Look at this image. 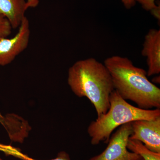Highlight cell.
Masks as SVG:
<instances>
[{
	"mask_svg": "<svg viewBox=\"0 0 160 160\" xmlns=\"http://www.w3.org/2000/svg\"><path fill=\"white\" fill-rule=\"evenodd\" d=\"M129 139L138 140L151 151L160 153V117L153 120H138L131 122Z\"/></svg>",
	"mask_w": 160,
	"mask_h": 160,
	"instance_id": "obj_6",
	"label": "cell"
},
{
	"mask_svg": "<svg viewBox=\"0 0 160 160\" xmlns=\"http://www.w3.org/2000/svg\"><path fill=\"white\" fill-rule=\"evenodd\" d=\"M110 107L105 114L92 121L88 126L91 144L108 143L115 129L124 124L138 120H153L160 117V109H145L129 104L113 90L110 95Z\"/></svg>",
	"mask_w": 160,
	"mask_h": 160,
	"instance_id": "obj_3",
	"label": "cell"
},
{
	"mask_svg": "<svg viewBox=\"0 0 160 160\" xmlns=\"http://www.w3.org/2000/svg\"><path fill=\"white\" fill-rule=\"evenodd\" d=\"M12 29L8 20L0 16V39L8 37L11 34Z\"/></svg>",
	"mask_w": 160,
	"mask_h": 160,
	"instance_id": "obj_10",
	"label": "cell"
},
{
	"mask_svg": "<svg viewBox=\"0 0 160 160\" xmlns=\"http://www.w3.org/2000/svg\"><path fill=\"white\" fill-rule=\"evenodd\" d=\"M111 75L114 90L125 100L141 109L160 108V89L147 78V72L126 57L113 56L104 61Z\"/></svg>",
	"mask_w": 160,
	"mask_h": 160,
	"instance_id": "obj_1",
	"label": "cell"
},
{
	"mask_svg": "<svg viewBox=\"0 0 160 160\" xmlns=\"http://www.w3.org/2000/svg\"><path fill=\"white\" fill-rule=\"evenodd\" d=\"M18 28L13 37L0 39V66L9 65L28 46L30 30L29 21L26 17Z\"/></svg>",
	"mask_w": 160,
	"mask_h": 160,
	"instance_id": "obj_5",
	"label": "cell"
},
{
	"mask_svg": "<svg viewBox=\"0 0 160 160\" xmlns=\"http://www.w3.org/2000/svg\"><path fill=\"white\" fill-rule=\"evenodd\" d=\"M68 83L76 95L90 101L97 118L109 110L110 95L114 89L109 72L104 64L93 58L77 61L69 68Z\"/></svg>",
	"mask_w": 160,
	"mask_h": 160,
	"instance_id": "obj_2",
	"label": "cell"
},
{
	"mask_svg": "<svg viewBox=\"0 0 160 160\" xmlns=\"http://www.w3.org/2000/svg\"><path fill=\"white\" fill-rule=\"evenodd\" d=\"M132 133L131 122L120 126L110 136L104 151L89 160H141L142 158L139 155L127 149V143Z\"/></svg>",
	"mask_w": 160,
	"mask_h": 160,
	"instance_id": "obj_4",
	"label": "cell"
},
{
	"mask_svg": "<svg viewBox=\"0 0 160 160\" xmlns=\"http://www.w3.org/2000/svg\"><path fill=\"white\" fill-rule=\"evenodd\" d=\"M27 9L25 0H0V16L7 19L13 29L19 28Z\"/></svg>",
	"mask_w": 160,
	"mask_h": 160,
	"instance_id": "obj_8",
	"label": "cell"
},
{
	"mask_svg": "<svg viewBox=\"0 0 160 160\" xmlns=\"http://www.w3.org/2000/svg\"><path fill=\"white\" fill-rule=\"evenodd\" d=\"M142 54L146 58L147 76L160 72V30L150 29L146 35Z\"/></svg>",
	"mask_w": 160,
	"mask_h": 160,
	"instance_id": "obj_7",
	"label": "cell"
},
{
	"mask_svg": "<svg viewBox=\"0 0 160 160\" xmlns=\"http://www.w3.org/2000/svg\"><path fill=\"white\" fill-rule=\"evenodd\" d=\"M136 2H138L142 5L143 9L146 11L152 12L158 9V6L155 4L156 0H135Z\"/></svg>",
	"mask_w": 160,
	"mask_h": 160,
	"instance_id": "obj_11",
	"label": "cell"
},
{
	"mask_svg": "<svg viewBox=\"0 0 160 160\" xmlns=\"http://www.w3.org/2000/svg\"><path fill=\"white\" fill-rule=\"evenodd\" d=\"M50 160H71L69 155L65 151H61L58 153L55 158Z\"/></svg>",
	"mask_w": 160,
	"mask_h": 160,
	"instance_id": "obj_12",
	"label": "cell"
},
{
	"mask_svg": "<svg viewBox=\"0 0 160 160\" xmlns=\"http://www.w3.org/2000/svg\"><path fill=\"white\" fill-rule=\"evenodd\" d=\"M127 147L129 151L138 155L144 160H160V153L151 151L138 140L129 139Z\"/></svg>",
	"mask_w": 160,
	"mask_h": 160,
	"instance_id": "obj_9",
	"label": "cell"
},
{
	"mask_svg": "<svg viewBox=\"0 0 160 160\" xmlns=\"http://www.w3.org/2000/svg\"><path fill=\"white\" fill-rule=\"evenodd\" d=\"M38 0H27L26 2L27 8L29 7H35L38 4Z\"/></svg>",
	"mask_w": 160,
	"mask_h": 160,
	"instance_id": "obj_14",
	"label": "cell"
},
{
	"mask_svg": "<svg viewBox=\"0 0 160 160\" xmlns=\"http://www.w3.org/2000/svg\"><path fill=\"white\" fill-rule=\"evenodd\" d=\"M141 160H143V159L142 158V159H141Z\"/></svg>",
	"mask_w": 160,
	"mask_h": 160,
	"instance_id": "obj_16",
	"label": "cell"
},
{
	"mask_svg": "<svg viewBox=\"0 0 160 160\" xmlns=\"http://www.w3.org/2000/svg\"><path fill=\"white\" fill-rule=\"evenodd\" d=\"M0 160H3L2 159H1V158H0Z\"/></svg>",
	"mask_w": 160,
	"mask_h": 160,
	"instance_id": "obj_15",
	"label": "cell"
},
{
	"mask_svg": "<svg viewBox=\"0 0 160 160\" xmlns=\"http://www.w3.org/2000/svg\"><path fill=\"white\" fill-rule=\"evenodd\" d=\"M126 9H129L134 7L136 5L135 0H121Z\"/></svg>",
	"mask_w": 160,
	"mask_h": 160,
	"instance_id": "obj_13",
	"label": "cell"
}]
</instances>
